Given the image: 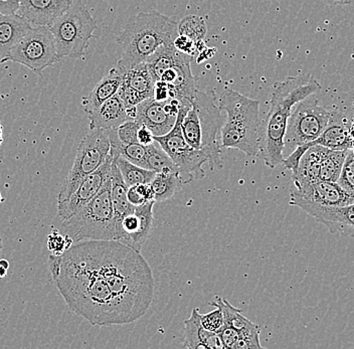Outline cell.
I'll return each instance as SVG.
<instances>
[{"label":"cell","mask_w":354,"mask_h":349,"mask_svg":"<svg viewBox=\"0 0 354 349\" xmlns=\"http://www.w3.org/2000/svg\"><path fill=\"white\" fill-rule=\"evenodd\" d=\"M48 269L68 308L94 326H124L105 277L83 242L48 257Z\"/></svg>","instance_id":"1"},{"label":"cell","mask_w":354,"mask_h":349,"mask_svg":"<svg viewBox=\"0 0 354 349\" xmlns=\"http://www.w3.org/2000/svg\"><path fill=\"white\" fill-rule=\"evenodd\" d=\"M83 244L109 285L124 326L140 319L155 295L153 273L141 252L116 240Z\"/></svg>","instance_id":"2"},{"label":"cell","mask_w":354,"mask_h":349,"mask_svg":"<svg viewBox=\"0 0 354 349\" xmlns=\"http://www.w3.org/2000/svg\"><path fill=\"white\" fill-rule=\"evenodd\" d=\"M320 90V84L311 74L288 77L274 85L269 112L261 124L259 152V156L270 169H276L284 160L285 134L294 106Z\"/></svg>","instance_id":"3"},{"label":"cell","mask_w":354,"mask_h":349,"mask_svg":"<svg viewBox=\"0 0 354 349\" xmlns=\"http://www.w3.org/2000/svg\"><path fill=\"white\" fill-rule=\"evenodd\" d=\"M178 23L157 12H140L130 17L117 35L121 59L116 66L129 68L146 63L161 46L174 44Z\"/></svg>","instance_id":"4"},{"label":"cell","mask_w":354,"mask_h":349,"mask_svg":"<svg viewBox=\"0 0 354 349\" xmlns=\"http://www.w3.org/2000/svg\"><path fill=\"white\" fill-rule=\"evenodd\" d=\"M221 111L227 121L221 128V147L240 150L247 156H259L261 143L260 101L232 89H225L218 98Z\"/></svg>","instance_id":"5"},{"label":"cell","mask_w":354,"mask_h":349,"mask_svg":"<svg viewBox=\"0 0 354 349\" xmlns=\"http://www.w3.org/2000/svg\"><path fill=\"white\" fill-rule=\"evenodd\" d=\"M218 100L214 92L196 90L192 107L181 124L183 137L188 144L194 149L207 152L210 169L223 167L221 147L216 138L221 112Z\"/></svg>","instance_id":"6"},{"label":"cell","mask_w":354,"mask_h":349,"mask_svg":"<svg viewBox=\"0 0 354 349\" xmlns=\"http://www.w3.org/2000/svg\"><path fill=\"white\" fill-rule=\"evenodd\" d=\"M59 231L73 244L84 240H109L116 238V222L111 198L110 178L85 207L63 220Z\"/></svg>","instance_id":"7"},{"label":"cell","mask_w":354,"mask_h":349,"mask_svg":"<svg viewBox=\"0 0 354 349\" xmlns=\"http://www.w3.org/2000/svg\"><path fill=\"white\" fill-rule=\"evenodd\" d=\"M57 55L61 57L82 59L87 54L91 39L95 37L97 23L81 0H74L71 8L50 24Z\"/></svg>","instance_id":"8"},{"label":"cell","mask_w":354,"mask_h":349,"mask_svg":"<svg viewBox=\"0 0 354 349\" xmlns=\"http://www.w3.org/2000/svg\"><path fill=\"white\" fill-rule=\"evenodd\" d=\"M332 112L320 105L317 97L310 95L294 106L288 120L284 153L317 139L328 125Z\"/></svg>","instance_id":"9"},{"label":"cell","mask_w":354,"mask_h":349,"mask_svg":"<svg viewBox=\"0 0 354 349\" xmlns=\"http://www.w3.org/2000/svg\"><path fill=\"white\" fill-rule=\"evenodd\" d=\"M107 130H91L77 147L76 158L57 196V202L68 200L84 178L99 169L110 154Z\"/></svg>","instance_id":"10"},{"label":"cell","mask_w":354,"mask_h":349,"mask_svg":"<svg viewBox=\"0 0 354 349\" xmlns=\"http://www.w3.org/2000/svg\"><path fill=\"white\" fill-rule=\"evenodd\" d=\"M190 107L192 106H181L174 128L165 135L156 136L154 138L176 163L183 180L185 176H187V183L205 178V172L203 167L205 163H209L207 152L203 149H194L183 137L181 124Z\"/></svg>","instance_id":"11"},{"label":"cell","mask_w":354,"mask_h":349,"mask_svg":"<svg viewBox=\"0 0 354 349\" xmlns=\"http://www.w3.org/2000/svg\"><path fill=\"white\" fill-rule=\"evenodd\" d=\"M13 62L41 76L46 68L61 61L54 35L48 26H32L28 34L13 46L6 62Z\"/></svg>","instance_id":"12"},{"label":"cell","mask_w":354,"mask_h":349,"mask_svg":"<svg viewBox=\"0 0 354 349\" xmlns=\"http://www.w3.org/2000/svg\"><path fill=\"white\" fill-rule=\"evenodd\" d=\"M181 106L176 99L157 101L149 98L136 106L134 120L149 128L155 137L165 135L176 124Z\"/></svg>","instance_id":"13"},{"label":"cell","mask_w":354,"mask_h":349,"mask_svg":"<svg viewBox=\"0 0 354 349\" xmlns=\"http://www.w3.org/2000/svg\"><path fill=\"white\" fill-rule=\"evenodd\" d=\"M154 200L135 207L131 213L126 214L116 225L115 240L141 252L153 229Z\"/></svg>","instance_id":"14"},{"label":"cell","mask_w":354,"mask_h":349,"mask_svg":"<svg viewBox=\"0 0 354 349\" xmlns=\"http://www.w3.org/2000/svg\"><path fill=\"white\" fill-rule=\"evenodd\" d=\"M354 202V198L338 185V182L319 180L299 187L291 192L290 205H320V207H343Z\"/></svg>","instance_id":"15"},{"label":"cell","mask_w":354,"mask_h":349,"mask_svg":"<svg viewBox=\"0 0 354 349\" xmlns=\"http://www.w3.org/2000/svg\"><path fill=\"white\" fill-rule=\"evenodd\" d=\"M119 68L122 83L117 94L120 96L126 109L136 107L141 102L153 98L154 79L146 63L129 68Z\"/></svg>","instance_id":"16"},{"label":"cell","mask_w":354,"mask_h":349,"mask_svg":"<svg viewBox=\"0 0 354 349\" xmlns=\"http://www.w3.org/2000/svg\"><path fill=\"white\" fill-rule=\"evenodd\" d=\"M112 162L113 158L109 154L105 162L98 169L82 180L76 191L73 192L68 200L57 202V214L62 220H66L76 214L98 194L104 183L110 178Z\"/></svg>","instance_id":"17"},{"label":"cell","mask_w":354,"mask_h":349,"mask_svg":"<svg viewBox=\"0 0 354 349\" xmlns=\"http://www.w3.org/2000/svg\"><path fill=\"white\" fill-rule=\"evenodd\" d=\"M298 207L326 227L331 234L354 238V202L343 207L300 205Z\"/></svg>","instance_id":"18"},{"label":"cell","mask_w":354,"mask_h":349,"mask_svg":"<svg viewBox=\"0 0 354 349\" xmlns=\"http://www.w3.org/2000/svg\"><path fill=\"white\" fill-rule=\"evenodd\" d=\"M74 0H21L17 15L32 26H50L71 8Z\"/></svg>","instance_id":"19"},{"label":"cell","mask_w":354,"mask_h":349,"mask_svg":"<svg viewBox=\"0 0 354 349\" xmlns=\"http://www.w3.org/2000/svg\"><path fill=\"white\" fill-rule=\"evenodd\" d=\"M87 115L90 130L115 129L127 121L131 120L118 94H115L107 101L104 102L97 109Z\"/></svg>","instance_id":"20"},{"label":"cell","mask_w":354,"mask_h":349,"mask_svg":"<svg viewBox=\"0 0 354 349\" xmlns=\"http://www.w3.org/2000/svg\"><path fill=\"white\" fill-rule=\"evenodd\" d=\"M304 145L308 149L314 145H321L332 150H347L353 147V137L346 119L342 113L332 112L330 121L322 134L315 140Z\"/></svg>","instance_id":"21"},{"label":"cell","mask_w":354,"mask_h":349,"mask_svg":"<svg viewBox=\"0 0 354 349\" xmlns=\"http://www.w3.org/2000/svg\"><path fill=\"white\" fill-rule=\"evenodd\" d=\"M32 28V24L17 13H0V64L6 63L13 46L17 45Z\"/></svg>","instance_id":"22"},{"label":"cell","mask_w":354,"mask_h":349,"mask_svg":"<svg viewBox=\"0 0 354 349\" xmlns=\"http://www.w3.org/2000/svg\"><path fill=\"white\" fill-rule=\"evenodd\" d=\"M183 346L189 349H225L218 333L207 330L201 322V313L194 308L185 321Z\"/></svg>","instance_id":"23"},{"label":"cell","mask_w":354,"mask_h":349,"mask_svg":"<svg viewBox=\"0 0 354 349\" xmlns=\"http://www.w3.org/2000/svg\"><path fill=\"white\" fill-rule=\"evenodd\" d=\"M122 83V74L119 68L114 67L111 68L106 76L100 79L95 86L94 89L88 93V96L82 99V106L84 111L91 113L101 106L104 102L114 96L118 92Z\"/></svg>","instance_id":"24"},{"label":"cell","mask_w":354,"mask_h":349,"mask_svg":"<svg viewBox=\"0 0 354 349\" xmlns=\"http://www.w3.org/2000/svg\"><path fill=\"white\" fill-rule=\"evenodd\" d=\"M326 147H311L303 154L296 173L292 174L296 189L320 180V163Z\"/></svg>","instance_id":"25"},{"label":"cell","mask_w":354,"mask_h":349,"mask_svg":"<svg viewBox=\"0 0 354 349\" xmlns=\"http://www.w3.org/2000/svg\"><path fill=\"white\" fill-rule=\"evenodd\" d=\"M111 198H112L113 209H114L115 222L116 225L126 216L131 213L135 207H133L127 198L128 187L122 178L118 167L114 161L111 167Z\"/></svg>","instance_id":"26"},{"label":"cell","mask_w":354,"mask_h":349,"mask_svg":"<svg viewBox=\"0 0 354 349\" xmlns=\"http://www.w3.org/2000/svg\"><path fill=\"white\" fill-rule=\"evenodd\" d=\"M183 182L180 172H157L151 181L155 202L170 200L183 189Z\"/></svg>","instance_id":"27"},{"label":"cell","mask_w":354,"mask_h":349,"mask_svg":"<svg viewBox=\"0 0 354 349\" xmlns=\"http://www.w3.org/2000/svg\"><path fill=\"white\" fill-rule=\"evenodd\" d=\"M347 150L325 149L320 163V180L337 182L342 174Z\"/></svg>","instance_id":"28"},{"label":"cell","mask_w":354,"mask_h":349,"mask_svg":"<svg viewBox=\"0 0 354 349\" xmlns=\"http://www.w3.org/2000/svg\"><path fill=\"white\" fill-rule=\"evenodd\" d=\"M115 164L118 167L122 178L128 187L141 185V183H151L156 172L153 170L143 169L134 163L130 162L127 159L121 158H113Z\"/></svg>","instance_id":"29"},{"label":"cell","mask_w":354,"mask_h":349,"mask_svg":"<svg viewBox=\"0 0 354 349\" xmlns=\"http://www.w3.org/2000/svg\"><path fill=\"white\" fill-rule=\"evenodd\" d=\"M207 32L205 19L198 15H187L178 23V35H187L192 41H196L199 52L205 46V39Z\"/></svg>","instance_id":"30"},{"label":"cell","mask_w":354,"mask_h":349,"mask_svg":"<svg viewBox=\"0 0 354 349\" xmlns=\"http://www.w3.org/2000/svg\"><path fill=\"white\" fill-rule=\"evenodd\" d=\"M146 161H147V169L153 170L156 173L157 172H179L176 163L156 141L148 145Z\"/></svg>","instance_id":"31"},{"label":"cell","mask_w":354,"mask_h":349,"mask_svg":"<svg viewBox=\"0 0 354 349\" xmlns=\"http://www.w3.org/2000/svg\"><path fill=\"white\" fill-rule=\"evenodd\" d=\"M338 185L354 198V145L346 152Z\"/></svg>","instance_id":"32"},{"label":"cell","mask_w":354,"mask_h":349,"mask_svg":"<svg viewBox=\"0 0 354 349\" xmlns=\"http://www.w3.org/2000/svg\"><path fill=\"white\" fill-rule=\"evenodd\" d=\"M127 198L133 207H139V205H145V203L154 200L151 185L150 183H141V185L130 187L128 189Z\"/></svg>","instance_id":"33"},{"label":"cell","mask_w":354,"mask_h":349,"mask_svg":"<svg viewBox=\"0 0 354 349\" xmlns=\"http://www.w3.org/2000/svg\"><path fill=\"white\" fill-rule=\"evenodd\" d=\"M73 242L59 229H54L48 237V248L52 255L59 256L73 246Z\"/></svg>","instance_id":"34"},{"label":"cell","mask_w":354,"mask_h":349,"mask_svg":"<svg viewBox=\"0 0 354 349\" xmlns=\"http://www.w3.org/2000/svg\"><path fill=\"white\" fill-rule=\"evenodd\" d=\"M214 310L210 311L207 314H201V326L207 330L212 332H218L225 323L223 310L220 306H214Z\"/></svg>","instance_id":"35"},{"label":"cell","mask_w":354,"mask_h":349,"mask_svg":"<svg viewBox=\"0 0 354 349\" xmlns=\"http://www.w3.org/2000/svg\"><path fill=\"white\" fill-rule=\"evenodd\" d=\"M174 46L178 52L188 55V56L196 57L198 55V46L196 45V41H192L187 35H177L176 39H174Z\"/></svg>","instance_id":"36"},{"label":"cell","mask_w":354,"mask_h":349,"mask_svg":"<svg viewBox=\"0 0 354 349\" xmlns=\"http://www.w3.org/2000/svg\"><path fill=\"white\" fill-rule=\"evenodd\" d=\"M218 337H221V342H223V348L225 349L231 348L236 349V343L239 340V333L236 329L232 328V326L223 323V327L218 331Z\"/></svg>","instance_id":"37"},{"label":"cell","mask_w":354,"mask_h":349,"mask_svg":"<svg viewBox=\"0 0 354 349\" xmlns=\"http://www.w3.org/2000/svg\"><path fill=\"white\" fill-rule=\"evenodd\" d=\"M137 138H138V142L144 147H148L155 141L154 134L145 125H140V127H139L138 132H137Z\"/></svg>","instance_id":"38"},{"label":"cell","mask_w":354,"mask_h":349,"mask_svg":"<svg viewBox=\"0 0 354 349\" xmlns=\"http://www.w3.org/2000/svg\"><path fill=\"white\" fill-rule=\"evenodd\" d=\"M21 0H0V13L15 15L19 12Z\"/></svg>","instance_id":"39"},{"label":"cell","mask_w":354,"mask_h":349,"mask_svg":"<svg viewBox=\"0 0 354 349\" xmlns=\"http://www.w3.org/2000/svg\"><path fill=\"white\" fill-rule=\"evenodd\" d=\"M334 4H339V6H346V4L353 3L354 0H329Z\"/></svg>","instance_id":"40"},{"label":"cell","mask_w":354,"mask_h":349,"mask_svg":"<svg viewBox=\"0 0 354 349\" xmlns=\"http://www.w3.org/2000/svg\"><path fill=\"white\" fill-rule=\"evenodd\" d=\"M8 269L4 267L3 265L0 264V279L6 277L8 275Z\"/></svg>","instance_id":"41"},{"label":"cell","mask_w":354,"mask_h":349,"mask_svg":"<svg viewBox=\"0 0 354 349\" xmlns=\"http://www.w3.org/2000/svg\"><path fill=\"white\" fill-rule=\"evenodd\" d=\"M2 142H3V130H2V124L0 122V147H1Z\"/></svg>","instance_id":"42"},{"label":"cell","mask_w":354,"mask_h":349,"mask_svg":"<svg viewBox=\"0 0 354 349\" xmlns=\"http://www.w3.org/2000/svg\"><path fill=\"white\" fill-rule=\"evenodd\" d=\"M2 249V238L1 236H0V252H1Z\"/></svg>","instance_id":"43"},{"label":"cell","mask_w":354,"mask_h":349,"mask_svg":"<svg viewBox=\"0 0 354 349\" xmlns=\"http://www.w3.org/2000/svg\"><path fill=\"white\" fill-rule=\"evenodd\" d=\"M3 198H2V196H1V194H0V203H1L2 202H3Z\"/></svg>","instance_id":"44"}]
</instances>
